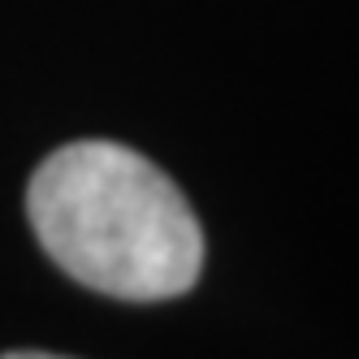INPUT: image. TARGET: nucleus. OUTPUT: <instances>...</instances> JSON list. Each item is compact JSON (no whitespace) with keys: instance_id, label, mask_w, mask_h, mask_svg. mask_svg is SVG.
<instances>
[{"instance_id":"nucleus-2","label":"nucleus","mask_w":359,"mask_h":359,"mask_svg":"<svg viewBox=\"0 0 359 359\" xmlns=\"http://www.w3.org/2000/svg\"><path fill=\"white\" fill-rule=\"evenodd\" d=\"M0 359H69V355H48V351H9Z\"/></svg>"},{"instance_id":"nucleus-1","label":"nucleus","mask_w":359,"mask_h":359,"mask_svg":"<svg viewBox=\"0 0 359 359\" xmlns=\"http://www.w3.org/2000/svg\"><path fill=\"white\" fill-rule=\"evenodd\" d=\"M27 217L53 264L95 294L161 303L203 273V229L187 195L109 139L57 147L27 187Z\"/></svg>"}]
</instances>
